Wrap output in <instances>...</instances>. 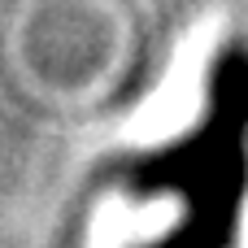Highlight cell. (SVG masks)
Here are the masks:
<instances>
[{
	"label": "cell",
	"instance_id": "obj_1",
	"mask_svg": "<svg viewBox=\"0 0 248 248\" xmlns=\"http://www.w3.org/2000/svg\"><path fill=\"white\" fill-rule=\"evenodd\" d=\"M135 192H179L187 196L192 222L231 218L244 187V70L240 48H227L214 74V105L201 131L144 157L131 174Z\"/></svg>",
	"mask_w": 248,
	"mask_h": 248
}]
</instances>
